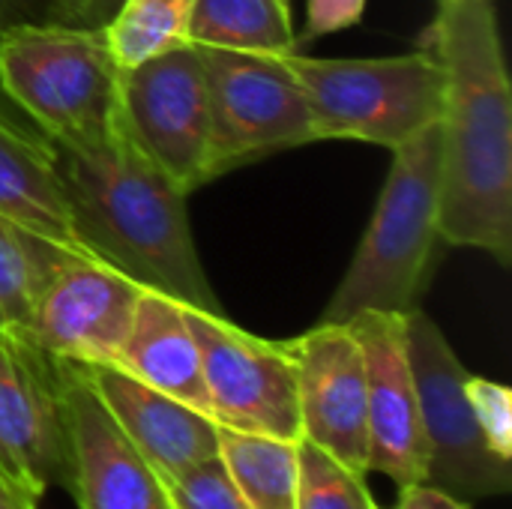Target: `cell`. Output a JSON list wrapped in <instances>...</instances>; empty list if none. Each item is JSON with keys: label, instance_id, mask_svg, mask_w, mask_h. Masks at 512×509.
I'll return each instance as SVG.
<instances>
[{"label": "cell", "instance_id": "16", "mask_svg": "<svg viewBox=\"0 0 512 509\" xmlns=\"http://www.w3.org/2000/svg\"><path fill=\"white\" fill-rule=\"evenodd\" d=\"M0 216L57 243L60 249L93 255L81 243L72 225L66 192L57 174L54 144L18 111H9V99L3 93H0Z\"/></svg>", "mask_w": 512, "mask_h": 509}, {"label": "cell", "instance_id": "28", "mask_svg": "<svg viewBox=\"0 0 512 509\" xmlns=\"http://www.w3.org/2000/svg\"><path fill=\"white\" fill-rule=\"evenodd\" d=\"M120 0H63L60 24L69 27H105Z\"/></svg>", "mask_w": 512, "mask_h": 509}, {"label": "cell", "instance_id": "23", "mask_svg": "<svg viewBox=\"0 0 512 509\" xmlns=\"http://www.w3.org/2000/svg\"><path fill=\"white\" fill-rule=\"evenodd\" d=\"M159 480L171 509H249L243 504L219 453L195 462L192 468L174 477H159Z\"/></svg>", "mask_w": 512, "mask_h": 509}, {"label": "cell", "instance_id": "24", "mask_svg": "<svg viewBox=\"0 0 512 509\" xmlns=\"http://www.w3.org/2000/svg\"><path fill=\"white\" fill-rule=\"evenodd\" d=\"M465 396L471 405V414L477 420V429L483 435V441L489 444V450L512 462V393L510 387L480 378V375H468L465 378Z\"/></svg>", "mask_w": 512, "mask_h": 509}, {"label": "cell", "instance_id": "25", "mask_svg": "<svg viewBox=\"0 0 512 509\" xmlns=\"http://www.w3.org/2000/svg\"><path fill=\"white\" fill-rule=\"evenodd\" d=\"M366 0H306V39L330 36L363 18Z\"/></svg>", "mask_w": 512, "mask_h": 509}, {"label": "cell", "instance_id": "4", "mask_svg": "<svg viewBox=\"0 0 512 509\" xmlns=\"http://www.w3.org/2000/svg\"><path fill=\"white\" fill-rule=\"evenodd\" d=\"M120 72L102 27L0 33V93L54 147H90L123 129Z\"/></svg>", "mask_w": 512, "mask_h": 509}, {"label": "cell", "instance_id": "10", "mask_svg": "<svg viewBox=\"0 0 512 509\" xmlns=\"http://www.w3.org/2000/svg\"><path fill=\"white\" fill-rule=\"evenodd\" d=\"M0 468L39 495L72 492L60 360L15 333H0Z\"/></svg>", "mask_w": 512, "mask_h": 509}, {"label": "cell", "instance_id": "21", "mask_svg": "<svg viewBox=\"0 0 512 509\" xmlns=\"http://www.w3.org/2000/svg\"><path fill=\"white\" fill-rule=\"evenodd\" d=\"M195 0H120L105 21V39L120 69H132L189 42Z\"/></svg>", "mask_w": 512, "mask_h": 509}, {"label": "cell", "instance_id": "15", "mask_svg": "<svg viewBox=\"0 0 512 509\" xmlns=\"http://www.w3.org/2000/svg\"><path fill=\"white\" fill-rule=\"evenodd\" d=\"M81 372L159 477H174L219 453V423L210 414L147 387L111 363L81 366Z\"/></svg>", "mask_w": 512, "mask_h": 509}, {"label": "cell", "instance_id": "22", "mask_svg": "<svg viewBox=\"0 0 512 509\" xmlns=\"http://www.w3.org/2000/svg\"><path fill=\"white\" fill-rule=\"evenodd\" d=\"M294 509H381L366 474L300 438V480Z\"/></svg>", "mask_w": 512, "mask_h": 509}, {"label": "cell", "instance_id": "9", "mask_svg": "<svg viewBox=\"0 0 512 509\" xmlns=\"http://www.w3.org/2000/svg\"><path fill=\"white\" fill-rule=\"evenodd\" d=\"M186 321L201 351L210 417L234 432L300 441L297 378L285 339H261L225 312L186 306Z\"/></svg>", "mask_w": 512, "mask_h": 509}, {"label": "cell", "instance_id": "8", "mask_svg": "<svg viewBox=\"0 0 512 509\" xmlns=\"http://www.w3.org/2000/svg\"><path fill=\"white\" fill-rule=\"evenodd\" d=\"M204 60L219 177L276 150L318 141L303 87L279 54L198 45Z\"/></svg>", "mask_w": 512, "mask_h": 509}, {"label": "cell", "instance_id": "11", "mask_svg": "<svg viewBox=\"0 0 512 509\" xmlns=\"http://www.w3.org/2000/svg\"><path fill=\"white\" fill-rule=\"evenodd\" d=\"M144 285L93 255L66 252L45 282L24 339L78 366H114Z\"/></svg>", "mask_w": 512, "mask_h": 509}, {"label": "cell", "instance_id": "17", "mask_svg": "<svg viewBox=\"0 0 512 509\" xmlns=\"http://www.w3.org/2000/svg\"><path fill=\"white\" fill-rule=\"evenodd\" d=\"M114 366L144 381L147 387L210 414L201 375V351L180 300L144 288Z\"/></svg>", "mask_w": 512, "mask_h": 509}, {"label": "cell", "instance_id": "26", "mask_svg": "<svg viewBox=\"0 0 512 509\" xmlns=\"http://www.w3.org/2000/svg\"><path fill=\"white\" fill-rule=\"evenodd\" d=\"M63 0H0V33L15 27L60 24Z\"/></svg>", "mask_w": 512, "mask_h": 509}, {"label": "cell", "instance_id": "14", "mask_svg": "<svg viewBox=\"0 0 512 509\" xmlns=\"http://www.w3.org/2000/svg\"><path fill=\"white\" fill-rule=\"evenodd\" d=\"M78 509H171L159 474L132 447L78 363L60 360Z\"/></svg>", "mask_w": 512, "mask_h": 509}, {"label": "cell", "instance_id": "5", "mask_svg": "<svg viewBox=\"0 0 512 509\" xmlns=\"http://www.w3.org/2000/svg\"><path fill=\"white\" fill-rule=\"evenodd\" d=\"M312 111L318 141L351 138L387 150L441 120L444 72L432 48L399 57H309L279 54Z\"/></svg>", "mask_w": 512, "mask_h": 509}, {"label": "cell", "instance_id": "30", "mask_svg": "<svg viewBox=\"0 0 512 509\" xmlns=\"http://www.w3.org/2000/svg\"><path fill=\"white\" fill-rule=\"evenodd\" d=\"M285 3H291V0H285Z\"/></svg>", "mask_w": 512, "mask_h": 509}, {"label": "cell", "instance_id": "3", "mask_svg": "<svg viewBox=\"0 0 512 509\" xmlns=\"http://www.w3.org/2000/svg\"><path fill=\"white\" fill-rule=\"evenodd\" d=\"M360 246L321 321L348 324L363 312L408 315L420 306L441 240V126L399 144Z\"/></svg>", "mask_w": 512, "mask_h": 509}, {"label": "cell", "instance_id": "6", "mask_svg": "<svg viewBox=\"0 0 512 509\" xmlns=\"http://www.w3.org/2000/svg\"><path fill=\"white\" fill-rule=\"evenodd\" d=\"M120 102L132 141L186 195L219 177L210 87L195 42L123 69Z\"/></svg>", "mask_w": 512, "mask_h": 509}, {"label": "cell", "instance_id": "13", "mask_svg": "<svg viewBox=\"0 0 512 509\" xmlns=\"http://www.w3.org/2000/svg\"><path fill=\"white\" fill-rule=\"evenodd\" d=\"M366 366V423L369 465L366 471L390 477L396 486L426 480L429 450L420 420L417 384L408 360L405 315L363 312L348 321Z\"/></svg>", "mask_w": 512, "mask_h": 509}, {"label": "cell", "instance_id": "18", "mask_svg": "<svg viewBox=\"0 0 512 509\" xmlns=\"http://www.w3.org/2000/svg\"><path fill=\"white\" fill-rule=\"evenodd\" d=\"M219 459L225 462L246 507L294 509L300 480V441L219 426Z\"/></svg>", "mask_w": 512, "mask_h": 509}, {"label": "cell", "instance_id": "27", "mask_svg": "<svg viewBox=\"0 0 512 509\" xmlns=\"http://www.w3.org/2000/svg\"><path fill=\"white\" fill-rule=\"evenodd\" d=\"M393 509H471V504L423 480V483L399 486V501Z\"/></svg>", "mask_w": 512, "mask_h": 509}, {"label": "cell", "instance_id": "7", "mask_svg": "<svg viewBox=\"0 0 512 509\" xmlns=\"http://www.w3.org/2000/svg\"><path fill=\"white\" fill-rule=\"evenodd\" d=\"M405 333L429 450L426 483L468 504L507 495L512 462L498 459L483 441L465 396L468 372L447 336L420 306L405 315Z\"/></svg>", "mask_w": 512, "mask_h": 509}, {"label": "cell", "instance_id": "1", "mask_svg": "<svg viewBox=\"0 0 512 509\" xmlns=\"http://www.w3.org/2000/svg\"><path fill=\"white\" fill-rule=\"evenodd\" d=\"M444 72L441 240L512 264V90L489 0H438L429 45Z\"/></svg>", "mask_w": 512, "mask_h": 509}, {"label": "cell", "instance_id": "12", "mask_svg": "<svg viewBox=\"0 0 512 509\" xmlns=\"http://www.w3.org/2000/svg\"><path fill=\"white\" fill-rule=\"evenodd\" d=\"M285 345L297 378L300 438L369 474L366 366L351 324L318 321L312 330L285 339Z\"/></svg>", "mask_w": 512, "mask_h": 509}, {"label": "cell", "instance_id": "19", "mask_svg": "<svg viewBox=\"0 0 512 509\" xmlns=\"http://www.w3.org/2000/svg\"><path fill=\"white\" fill-rule=\"evenodd\" d=\"M189 42L258 54H288L300 48L285 0H195Z\"/></svg>", "mask_w": 512, "mask_h": 509}, {"label": "cell", "instance_id": "2", "mask_svg": "<svg viewBox=\"0 0 512 509\" xmlns=\"http://www.w3.org/2000/svg\"><path fill=\"white\" fill-rule=\"evenodd\" d=\"M81 243L144 288L183 306L225 312L204 273L186 192L123 129L90 147H54Z\"/></svg>", "mask_w": 512, "mask_h": 509}, {"label": "cell", "instance_id": "20", "mask_svg": "<svg viewBox=\"0 0 512 509\" xmlns=\"http://www.w3.org/2000/svg\"><path fill=\"white\" fill-rule=\"evenodd\" d=\"M66 252L0 216V333H27L36 300Z\"/></svg>", "mask_w": 512, "mask_h": 509}, {"label": "cell", "instance_id": "29", "mask_svg": "<svg viewBox=\"0 0 512 509\" xmlns=\"http://www.w3.org/2000/svg\"><path fill=\"white\" fill-rule=\"evenodd\" d=\"M42 495L18 483L0 468V509H39Z\"/></svg>", "mask_w": 512, "mask_h": 509}]
</instances>
